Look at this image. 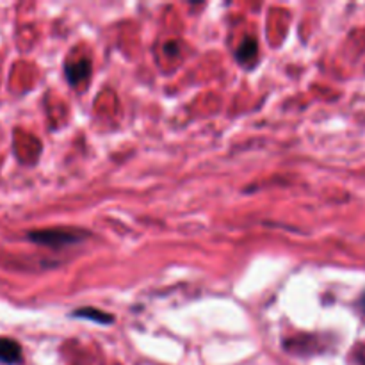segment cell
Listing matches in <instances>:
<instances>
[{"instance_id": "6da1fadb", "label": "cell", "mask_w": 365, "mask_h": 365, "mask_svg": "<svg viewBox=\"0 0 365 365\" xmlns=\"http://www.w3.org/2000/svg\"><path fill=\"white\" fill-rule=\"evenodd\" d=\"M86 234L81 230H64V228H50V230L31 232L29 239L36 245L48 246V248H64V246L78 245L84 241Z\"/></svg>"}, {"instance_id": "7a4b0ae2", "label": "cell", "mask_w": 365, "mask_h": 365, "mask_svg": "<svg viewBox=\"0 0 365 365\" xmlns=\"http://www.w3.org/2000/svg\"><path fill=\"white\" fill-rule=\"evenodd\" d=\"M21 360V348L13 339L0 337V364L13 365Z\"/></svg>"}, {"instance_id": "3957f363", "label": "cell", "mask_w": 365, "mask_h": 365, "mask_svg": "<svg viewBox=\"0 0 365 365\" xmlns=\"http://www.w3.org/2000/svg\"><path fill=\"white\" fill-rule=\"evenodd\" d=\"M89 73H91V61L89 59H81L66 64V77L70 84H78L81 81L88 78Z\"/></svg>"}, {"instance_id": "277c9868", "label": "cell", "mask_w": 365, "mask_h": 365, "mask_svg": "<svg viewBox=\"0 0 365 365\" xmlns=\"http://www.w3.org/2000/svg\"><path fill=\"white\" fill-rule=\"evenodd\" d=\"M257 52H259V43H257L255 38H246L245 41L241 43V46L237 48V59L239 63L250 64L257 59Z\"/></svg>"}, {"instance_id": "5b68a950", "label": "cell", "mask_w": 365, "mask_h": 365, "mask_svg": "<svg viewBox=\"0 0 365 365\" xmlns=\"http://www.w3.org/2000/svg\"><path fill=\"white\" fill-rule=\"evenodd\" d=\"M75 317H82V319H91L95 323L100 324H109L113 323L114 317L110 314L102 312V310H96V309H78L73 312Z\"/></svg>"}, {"instance_id": "8992f818", "label": "cell", "mask_w": 365, "mask_h": 365, "mask_svg": "<svg viewBox=\"0 0 365 365\" xmlns=\"http://www.w3.org/2000/svg\"><path fill=\"white\" fill-rule=\"evenodd\" d=\"M359 309H360V312H362L365 316V292L362 296H360V299H359Z\"/></svg>"}]
</instances>
